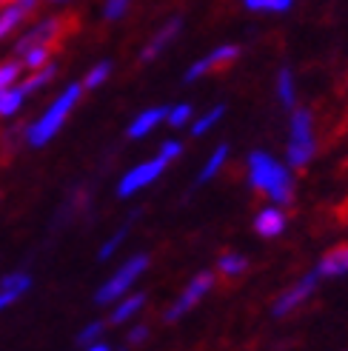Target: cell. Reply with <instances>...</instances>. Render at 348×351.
I'll return each instance as SVG.
<instances>
[{"label": "cell", "mask_w": 348, "mask_h": 351, "mask_svg": "<svg viewBox=\"0 0 348 351\" xmlns=\"http://www.w3.org/2000/svg\"><path fill=\"white\" fill-rule=\"evenodd\" d=\"M149 340V326H132L129 328V335H126V343L129 346H140Z\"/></svg>", "instance_id": "obj_31"}, {"label": "cell", "mask_w": 348, "mask_h": 351, "mask_svg": "<svg viewBox=\"0 0 348 351\" xmlns=\"http://www.w3.org/2000/svg\"><path fill=\"white\" fill-rule=\"evenodd\" d=\"M317 154V132H314V114L306 106L288 112V140H286V163L300 171L311 166Z\"/></svg>", "instance_id": "obj_3"}, {"label": "cell", "mask_w": 348, "mask_h": 351, "mask_svg": "<svg viewBox=\"0 0 348 351\" xmlns=\"http://www.w3.org/2000/svg\"><path fill=\"white\" fill-rule=\"evenodd\" d=\"M0 289H9V291H17V294H26L32 289V277L26 271H12L0 280Z\"/></svg>", "instance_id": "obj_27"}, {"label": "cell", "mask_w": 348, "mask_h": 351, "mask_svg": "<svg viewBox=\"0 0 348 351\" xmlns=\"http://www.w3.org/2000/svg\"><path fill=\"white\" fill-rule=\"evenodd\" d=\"M191 120H195V109H191V103H174L169 106L166 112V123L171 129H183V126H191Z\"/></svg>", "instance_id": "obj_22"}, {"label": "cell", "mask_w": 348, "mask_h": 351, "mask_svg": "<svg viewBox=\"0 0 348 351\" xmlns=\"http://www.w3.org/2000/svg\"><path fill=\"white\" fill-rule=\"evenodd\" d=\"M103 331H106V323H103V320H92L89 326H86L83 331H80V335H77V346H92V343H97L100 337H103Z\"/></svg>", "instance_id": "obj_28"}, {"label": "cell", "mask_w": 348, "mask_h": 351, "mask_svg": "<svg viewBox=\"0 0 348 351\" xmlns=\"http://www.w3.org/2000/svg\"><path fill=\"white\" fill-rule=\"evenodd\" d=\"M146 300L149 297L143 291H129L126 297H120V300L112 306V314H109V323L112 326H123L129 320H134L137 314L146 308Z\"/></svg>", "instance_id": "obj_15"}, {"label": "cell", "mask_w": 348, "mask_h": 351, "mask_svg": "<svg viewBox=\"0 0 348 351\" xmlns=\"http://www.w3.org/2000/svg\"><path fill=\"white\" fill-rule=\"evenodd\" d=\"M132 6V0H106V6H103V17L106 21H120Z\"/></svg>", "instance_id": "obj_29"}, {"label": "cell", "mask_w": 348, "mask_h": 351, "mask_svg": "<svg viewBox=\"0 0 348 351\" xmlns=\"http://www.w3.org/2000/svg\"><path fill=\"white\" fill-rule=\"evenodd\" d=\"M246 269H249V257L240 254V252H225L217 257V274L220 277L237 280L240 274H246Z\"/></svg>", "instance_id": "obj_19"}, {"label": "cell", "mask_w": 348, "mask_h": 351, "mask_svg": "<svg viewBox=\"0 0 348 351\" xmlns=\"http://www.w3.org/2000/svg\"><path fill=\"white\" fill-rule=\"evenodd\" d=\"M288 229V215H286V206H274V203H266L260 212L254 215V232L266 240H274L280 237L283 232Z\"/></svg>", "instance_id": "obj_11"}, {"label": "cell", "mask_w": 348, "mask_h": 351, "mask_svg": "<svg viewBox=\"0 0 348 351\" xmlns=\"http://www.w3.org/2000/svg\"><path fill=\"white\" fill-rule=\"evenodd\" d=\"M274 92H277V100H280V106L286 109V112H291V109H297L300 103H297V97H300V92H297V77H294V72L288 66H283L280 72H277V77H274Z\"/></svg>", "instance_id": "obj_16"}, {"label": "cell", "mask_w": 348, "mask_h": 351, "mask_svg": "<svg viewBox=\"0 0 348 351\" xmlns=\"http://www.w3.org/2000/svg\"><path fill=\"white\" fill-rule=\"evenodd\" d=\"M214 286H217V271H212V269L197 271V274L183 286V291L174 297V303H169V308L163 311V320H166V323L183 320L191 308H197V306L206 300V297L214 291Z\"/></svg>", "instance_id": "obj_6"}, {"label": "cell", "mask_w": 348, "mask_h": 351, "mask_svg": "<svg viewBox=\"0 0 348 351\" xmlns=\"http://www.w3.org/2000/svg\"><path fill=\"white\" fill-rule=\"evenodd\" d=\"M14 300H21V294H17V291H9V289H0V311L9 308Z\"/></svg>", "instance_id": "obj_32"}, {"label": "cell", "mask_w": 348, "mask_h": 351, "mask_svg": "<svg viewBox=\"0 0 348 351\" xmlns=\"http://www.w3.org/2000/svg\"><path fill=\"white\" fill-rule=\"evenodd\" d=\"M243 6L249 12H274V14H283L294 6V0H243Z\"/></svg>", "instance_id": "obj_25"}, {"label": "cell", "mask_w": 348, "mask_h": 351, "mask_svg": "<svg viewBox=\"0 0 348 351\" xmlns=\"http://www.w3.org/2000/svg\"><path fill=\"white\" fill-rule=\"evenodd\" d=\"M80 95H83V83H69L66 89L55 97V103H51V106H49L38 120L26 126V143H29L32 149H40V146L51 143V140H55V134L63 129V123L69 120V114L75 112Z\"/></svg>", "instance_id": "obj_2"}, {"label": "cell", "mask_w": 348, "mask_h": 351, "mask_svg": "<svg viewBox=\"0 0 348 351\" xmlns=\"http://www.w3.org/2000/svg\"><path fill=\"white\" fill-rule=\"evenodd\" d=\"M23 75V60H3L0 63V92L14 86V80Z\"/></svg>", "instance_id": "obj_26"}, {"label": "cell", "mask_w": 348, "mask_h": 351, "mask_svg": "<svg viewBox=\"0 0 348 351\" xmlns=\"http://www.w3.org/2000/svg\"><path fill=\"white\" fill-rule=\"evenodd\" d=\"M320 280H337L348 274V243H340L334 249H328L314 266Z\"/></svg>", "instance_id": "obj_12"}, {"label": "cell", "mask_w": 348, "mask_h": 351, "mask_svg": "<svg viewBox=\"0 0 348 351\" xmlns=\"http://www.w3.org/2000/svg\"><path fill=\"white\" fill-rule=\"evenodd\" d=\"M240 46L237 43H223V46H214L212 51H206L203 58H197L195 63H191L186 69V75H183V83H197L208 75H214L220 72V69H229L237 58H240Z\"/></svg>", "instance_id": "obj_9"}, {"label": "cell", "mask_w": 348, "mask_h": 351, "mask_svg": "<svg viewBox=\"0 0 348 351\" xmlns=\"http://www.w3.org/2000/svg\"><path fill=\"white\" fill-rule=\"evenodd\" d=\"M323 283V280L317 277V271L311 269L308 274H303L300 280H294V283L288 289H283L280 294L274 297V303H271V314L274 317H288V314H294L297 308H303L311 297H314L317 286Z\"/></svg>", "instance_id": "obj_7"}, {"label": "cell", "mask_w": 348, "mask_h": 351, "mask_svg": "<svg viewBox=\"0 0 348 351\" xmlns=\"http://www.w3.org/2000/svg\"><path fill=\"white\" fill-rule=\"evenodd\" d=\"M17 3H21V6H23L29 14H32L34 9H38V3H40V0H17Z\"/></svg>", "instance_id": "obj_34"}, {"label": "cell", "mask_w": 348, "mask_h": 351, "mask_svg": "<svg viewBox=\"0 0 348 351\" xmlns=\"http://www.w3.org/2000/svg\"><path fill=\"white\" fill-rule=\"evenodd\" d=\"M149 266H151V257H149L146 252H137V254H132L129 260H123V263H120V266L112 271V277L106 280V283H103V286L95 291V303H97V306H114L120 297H126V294L134 289V283L146 274Z\"/></svg>", "instance_id": "obj_5"}, {"label": "cell", "mask_w": 348, "mask_h": 351, "mask_svg": "<svg viewBox=\"0 0 348 351\" xmlns=\"http://www.w3.org/2000/svg\"><path fill=\"white\" fill-rule=\"evenodd\" d=\"M137 217H140V208H137V212H132V215H129V220H126L123 226H120V229H117L106 243L100 245V252H97V260H100V263H106L109 257H114V254H117V249L126 243V237H129V232H132V226H134V220H137Z\"/></svg>", "instance_id": "obj_18"}, {"label": "cell", "mask_w": 348, "mask_h": 351, "mask_svg": "<svg viewBox=\"0 0 348 351\" xmlns=\"http://www.w3.org/2000/svg\"><path fill=\"white\" fill-rule=\"evenodd\" d=\"M169 166H171V163L163 160L160 154H154V157H149V160L132 166V169L123 174V178H120V183H117V197H123V200H126V197H134L137 191H143V189H149L151 183H158Z\"/></svg>", "instance_id": "obj_8"}, {"label": "cell", "mask_w": 348, "mask_h": 351, "mask_svg": "<svg viewBox=\"0 0 348 351\" xmlns=\"http://www.w3.org/2000/svg\"><path fill=\"white\" fill-rule=\"evenodd\" d=\"M166 106H149V109H143L140 114H137L132 123H129V129H126V137L129 140H143V137H149L158 126H163L166 123Z\"/></svg>", "instance_id": "obj_14"}, {"label": "cell", "mask_w": 348, "mask_h": 351, "mask_svg": "<svg viewBox=\"0 0 348 351\" xmlns=\"http://www.w3.org/2000/svg\"><path fill=\"white\" fill-rule=\"evenodd\" d=\"M51 3H63V0H51Z\"/></svg>", "instance_id": "obj_36"}, {"label": "cell", "mask_w": 348, "mask_h": 351, "mask_svg": "<svg viewBox=\"0 0 348 351\" xmlns=\"http://www.w3.org/2000/svg\"><path fill=\"white\" fill-rule=\"evenodd\" d=\"M86 351H114L112 346H106L103 340H97V343H92V346H86Z\"/></svg>", "instance_id": "obj_33"}, {"label": "cell", "mask_w": 348, "mask_h": 351, "mask_svg": "<svg viewBox=\"0 0 348 351\" xmlns=\"http://www.w3.org/2000/svg\"><path fill=\"white\" fill-rule=\"evenodd\" d=\"M29 17V12L17 3V0H12L9 6L0 9V40L6 38V34H12L14 29H21V23Z\"/></svg>", "instance_id": "obj_20"}, {"label": "cell", "mask_w": 348, "mask_h": 351, "mask_svg": "<svg viewBox=\"0 0 348 351\" xmlns=\"http://www.w3.org/2000/svg\"><path fill=\"white\" fill-rule=\"evenodd\" d=\"M246 180L274 206H288L294 200V169L266 149H254L246 157Z\"/></svg>", "instance_id": "obj_1"}, {"label": "cell", "mask_w": 348, "mask_h": 351, "mask_svg": "<svg viewBox=\"0 0 348 351\" xmlns=\"http://www.w3.org/2000/svg\"><path fill=\"white\" fill-rule=\"evenodd\" d=\"M55 75H58V66L49 63V66H43V69H38V72H32V75L21 83V92L29 97L32 92H38V89H43V86H49L51 80H55Z\"/></svg>", "instance_id": "obj_21"}, {"label": "cell", "mask_w": 348, "mask_h": 351, "mask_svg": "<svg viewBox=\"0 0 348 351\" xmlns=\"http://www.w3.org/2000/svg\"><path fill=\"white\" fill-rule=\"evenodd\" d=\"M12 3V0H0V6H9Z\"/></svg>", "instance_id": "obj_35"}, {"label": "cell", "mask_w": 348, "mask_h": 351, "mask_svg": "<svg viewBox=\"0 0 348 351\" xmlns=\"http://www.w3.org/2000/svg\"><path fill=\"white\" fill-rule=\"evenodd\" d=\"M77 29V17L75 14H55V17H46V21L34 23L21 40L14 43L17 58H23L29 49H51L58 51L60 43L69 38Z\"/></svg>", "instance_id": "obj_4"}, {"label": "cell", "mask_w": 348, "mask_h": 351, "mask_svg": "<svg viewBox=\"0 0 348 351\" xmlns=\"http://www.w3.org/2000/svg\"><path fill=\"white\" fill-rule=\"evenodd\" d=\"M158 154L163 157V160H169V163H174V160H177V157L183 154V143H180V140H163V143L158 146Z\"/></svg>", "instance_id": "obj_30"}, {"label": "cell", "mask_w": 348, "mask_h": 351, "mask_svg": "<svg viewBox=\"0 0 348 351\" xmlns=\"http://www.w3.org/2000/svg\"><path fill=\"white\" fill-rule=\"evenodd\" d=\"M225 109H229L225 103H214V106L206 109L203 114H195V120H191V126H188L191 134H195V137H206L214 126H220V120L225 117Z\"/></svg>", "instance_id": "obj_17"}, {"label": "cell", "mask_w": 348, "mask_h": 351, "mask_svg": "<svg viewBox=\"0 0 348 351\" xmlns=\"http://www.w3.org/2000/svg\"><path fill=\"white\" fill-rule=\"evenodd\" d=\"M23 100H26V95L21 92V86H12V89L0 92V117H12L23 106Z\"/></svg>", "instance_id": "obj_23"}, {"label": "cell", "mask_w": 348, "mask_h": 351, "mask_svg": "<svg viewBox=\"0 0 348 351\" xmlns=\"http://www.w3.org/2000/svg\"><path fill=\"white\" fill-rule=\"evenodd\" d=\"M112 60H100V63H95L89 72H86V77H83V89H97V86H103L109 80V75H112Z\"/></svg>", "instance_id": "obj_24"}, {"label": "cell", "mask_w": 348, "mask_h": 351, "mask_svg": "<svg viewBox=\"0 0 348 351\" xmlns=\"http://www.w3.org/2000/svg\"><path fill=\"white\" fill-rule=\"evenodd\" d=\"M180 29H183V17H169V21L146 40V46L140 51V63H151V60H158L163 51H169V46L180 38Z\"/></svg>", "instance_id": "obj_10"}, {"label": "cell", "mask_w": 348, "mask_h": 351, "mask_svg": "<svg viewBox=\"0 0 348 351\" xmlns=\"http://www.w3.org/2000/svg\"><path fill=\"white\" fill-rule=\"evenodd\" d=\"M229 157H232V146L229 143H217L212 152H208V157L203 160V166L197 169V178H195V189L206 186V183H212L217 174L225 169V163H229Z\"/></svg>", "instance_id": "obj_13"}]
</instances>
